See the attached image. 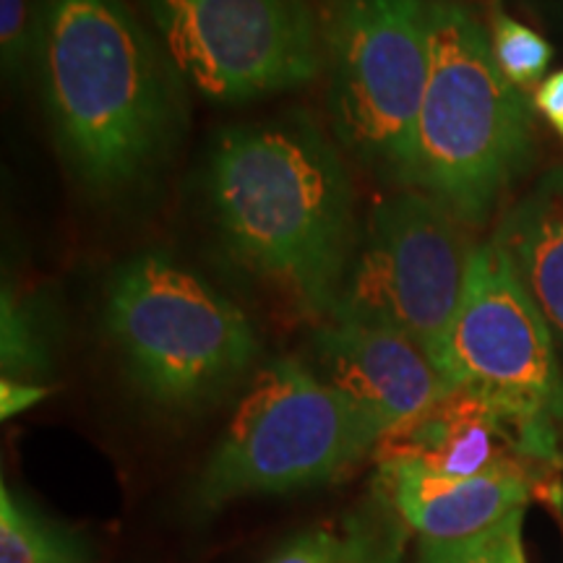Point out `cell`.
Listing matches in <instances>:
<instances>
[{
	"mask_svg": "<svg viewBox=\"0 0 563 563\" xmlns=\"http://www.w3.org/2000/svg\"><path fill=\"white\" fill-rule=\"evenodd\" d=\"M55 152L95 201L154 186L188 129V84L125 0H40L34 70Z\"/></svg>",
	"mask_w": 563,
	"mask_h": 563,
	"instance_id": "6da1fadb",
	"label": "cell"
},
{
	"mask_svg": "<svg viewBox=\"0 0 563 563\" xmlns=\"http://www.w3.org/2000/svg\"><path fill=\"white\" fill-rule=\"evenodd\" d=\"M199 180L232 262L327 321L361 232L342 146L306 112L224 125Z\"/></svg>",
	"mask_w": 563,
	"mask_h": 563,
	"instance_id": "7a4b0ae2",
	"label": "cell"
},
{
	"mask_svg": "<svg viewBox=\"0 0 563 563\" xmlns=\"http://www.w3.org/2000/svg\"><path fill=\"white\" fill-rule=\"evenodd\" d=\"M428 24L431 79L402 188L483 228L532 167L534 108L501 74L488 30L467 5L428 0Z\"/></svg>",
	"mask_w": 563,
	"mask_h": 563,
	"instance_id": "3957f363",
	"label": "cell"
},
{
	"mask_svg": "<svg viewBox=\"0 0 563 563\" xmlns=\"http://www.w3.org/2000/svg\"><path fill=\"white\" fill-rule=\"evenodd\" d=\"M102 319L141 397L175 415L222 402L262 355L249 313L165 251L112 269Z\"/></svg>",
	"mask_w": 563,
	"mask_h": 563,
	"instance_id": "277c9868",
	"label": "cell"
},
{
	"mask_svg": "<svg viewBox=\"0 0 563 563\" xmlns=\"http://www.w3.org/2000/svg\"><path fill=\"white\" fill-rule=\"evenodd\" d=\"M384 439L382 428L298 357L253 371L196 483L201 509L258 493L311 488L347 473Z\"/></svg>",
	"mask_w": 563,
	"mask_h": 563,
	"instance_id": "5b68a950",
	"label": "cell"
},
{
	"mask_svg": "<svg viewBox=\"0 0 563 563\" xmlns=\"http://www.w3.org/2000/svg\"><path fill=\"white\" fill-rule=\"evenodd\" d=\"M321 34L336 144L402 188L431 79L428 0H332Z\"/></svg>",
	"mask_w": 563,
	"mask_h": 563,
	"instance_id": "8992f818",
	"label": "cell"
},
{
	"mask_svg": "<svg viewBox=\"0 0 563 563\" xmlns=\"http://www.w3.org/2000/svg\"><path fill=\"white\" fill-rule=\"evenodd\" d=\"M473 228L415 188H397L357 232L327 321L365 323L410 336L435 363L467 285Z\"/></svg>",
	"mask_w": 563,
	"mask_h": 563,
	"instance_id": "52a82bcc",
	"label": "cell"
},
{
	"mask_svg": "<svg viewBox=\"0 0 563 563\" xmlns=\"http://www.w3.org/2000/svg\"><path fill=\"white\" fill-rule=\"evenodd\" d=\"M188 89L249 104L311 84L323 34L311 0H141Z\"/></svg>",
	"mask_w": 563,
	"mask_h": 563,
	"instance_id": "ba28073f",
	"label": "cell"
},
{
	"mask_svg": "<svg viewBox=\"0 0 563 563\" xmlns=\"http://www.w3.org/2000/svg\"><path fill=\"white\" fill-rule=\"evenodd\" d=\"M435 368L514 418L563 428V365L543 311L496 238L481 243Z\"/></svg>",
	"mask_w": 563,
	"mask_h": 563,
	"instance_id": "9c48e42d",
	"label": "cell"
},
{
	"mask_svg": "<svg viewBox=\"0 0 563 563\" xmlns=\"http://www.w3.org/2000/svg\"><path fill=\"white\" fill-rule=\"evenodd\" d=\"M378 464H410L441 477H475L493 470H555L561 431L514 418L488 397L454 386L373 449Z\"/></svg>",
	"mask_w": 563,
	"mask_h": 563,
	"instance_id": "30bf717a",
	"label": "cell"
},
{
	"mask_svg": "<svg viewBox=\"0 0 563 563\" xmlns=\"http://www.w3.org/2000/svg\"><path fill=\"white\" fill-rule=\"evenodd\" d=\"M308 350L311 368L368 415L384 435L454 389L420 344L391 329L321 321Z\"/></svg>",
	"mask_w": 563,
	"mask_h": 563,
	"instance_id": "8fae6325",
	"label": "cell"
},
{
	"mask_svg": "<svg viewBox=\"0 0 563 563\" xmlns=\"http://www.w3.org/2000/svg\"><path fill=\"white\" fill-rule=\"evenodd\" d=\"M534 475L493 470L475 477H441L410 464H378V488L422 540L452 543L475 538L511 514L525 511Z\"/></svg>",
	"mask_w": 563,
	"mask_h": 563,
	"instance_id": "7c38bea8",
	"label": "cell"
},
{
	"mask_svg": "<svg viewBox=\"0 0 563 563\" xmlns=\"http://www.w3.org/2000/svg\"><path fill=\"white\" fill-rule=\"evenodd\" d=\"M493 238L543 311L563 357V167L540 175L504 211Z\"/></svg>",
	"mask_w": 563,
	"mask_h": 563,
	"instance_id": "4fadbf2b",
	"label": "cell"
},
{
	"mask_svg": "<svg viewBox=\"0 0 563 563\" xmlns=\"http://www.w3.org/2000/svg\"><path fill=\"white\" fill-rule=\"evenodd\" d=\"M60 321L51 287L5 279L0 290L3 378L42 384L53 373Z\"/></svg>",
	"mask_w": 563,
	"mask_h": 563,
	"instance_id": "5bb4252c",
	"label": "cell"
},
{
	"mask_svg": "<svg viewBox=\"0 0 563 563\" xmlns=\"http://www.w3.org/2000/svg\"><path fill=\"white\" fill-rule=\"evenodd\" d=\"M0 563H91L87 540L0 485Z\"/></svg>",
	"mask_w": 563,
	"mask_h": 563,
	"instance_id": "9a60e30c",
	"label": "cell"
},
{
	"mask_svg": "<svg viewBox=\"0 0 563 563\" xmlns=\"http://www.w3.org/2000/svg\"><path fill=\"white\" fill-rule=\"evenodd\" d=\"M488 34L493 58H496L506 79L522 91L538 89L543 84L548 66H551L555 55L551 42L540 32H534L532 26L509 16L498 0L490 11Z\"/></svg>",
	"mask_w": 563,
	"mask_h": 563,
	"instance_id": "2e32d148",
	"label": "cell"
},
{
	"mask_svg": "<svg viewBox=\"0 0 563 563\" xmlns=\"http://www.w3.org/2000/svg\"><path fill=\"white\" fill-rule=\"evenodd\" d=\"M264 563H397V551L368 527L350 522L344 530L302 532Z\"/></svg>",
	"mask_w": 563,
	"mask_h": 563,
	"instance_id": "e0dca14e",
	"label": "cell"
},
{
	"mask_svg": "<svg viewBox=\"0 0 563 563\" xmlns=\"http://www.w3.org/2000/svg\"><path fill=\"white\" fill-rule=\"evenodd\" d=\"M522 517L525 511L511 514L504 522L467 540H452V543L426 540L420 563H527L522 548Z\"/></svg>",
	"mask_w": 563,
	"mask_h": 563,
	"instance_id": "ac0fdd59",
	"label": "cell"
},
{
	"mask_svg": "<svg viewBox=\"0 0 563 563\" xmlns=\"http://www.w3.org/2000/svg\"><path fill=\"white\" fill-rule=\"evenodd\" d=\"M40 0H0V63L11 84H24L34 70Z\"/></svg>",
	"mask_w": 563,
	"mask_h": 563,
	"instance_id": "d6986e66",
	"label": "cell"
},
{
	"mask_svg": "<svg viewBox=\"0 0 563 563\" xmlns=\"http://www.w3.org/2000/svg\"><path fill=\"white\" fill-rule=\"evenodd\" d=\"M47 394H51V386L47 384L0 378V415H3V420L16 418V415L32 410L34 405H40Z\"/></svg>",
	"mask_w": 563,
	"mask_h": 563,
	"instance_id": "ffe728a7",
	"label": "cell"
},
{
	"mask_svg": "<svg viewBox=\"0 0 563 563\" xmlns=\"http://www.w3.org/2000/svg\"><path fill=\"white\" fill-rule=\"evenodd\" d=\"M532 108L540 112V118L551 125L563 144V68L545 76L543 84L532 91Z\"/></svg>",
	"mask_w": 563,
	"mask_h": 563,
	"instance_id": "44dd1931",
	"label": "cell"
}]
</instances>
